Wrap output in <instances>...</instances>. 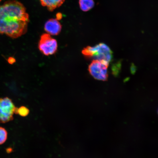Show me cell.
<instances>
[{"mask_svg": "<svg viewBox=\"0 0 158 158\" xmlns=\"http://www.w3.org/2000/svg\"><path fill=\"white\" fill-rule=\"evenodd\" d=\"M29 15L24 5L11 0L0 5V34L17 38L26 33Z\"/></svg>", "mask_w": 158, "mask_h": 158, "instance_id": "6da1fadb", "label": "cell"}, {"mask_svg": "<svg viewBox=\"0 0 158 158\" xmlns=\"http://www.w3.org/2000/svg\"><path fill=\"white\" fill-rule=\"evenodd\" d=\"M82 54L86 58L92 60H97L109 64L112 57L111 49L104 43H100L94 47L88 46L82 50Z\"/></svg>", "mask_w": 158, "mask_h": 158, "instance_id": "7a4b0ae2", "label": "cell"}, {"mask_svg": "<svg viewBox=\"0 0 158 158\" xmlns=\"http://www.w3.org/2000/svg\"><path fill=\"white\" fill-rule=\"evenodd\" d=\"M109 64V63L105 62L92 60L89 65V72L95 79L105 81L108 80Z\"/></svg>", "mask_w": 158, "mask_h": 158, "instance_id": "3957f363", "label": "cell"}, {"mask_svg": "<svg viewBox=\"0 0 158 158\" xmlns=\"http://www.w3.org/2000/svg\"><path fill=\"white\" fill-rule=\"evenodd\" d=\"M16 109L10 99L0 98V123H7L12 120Z\"/></svg>", "mask_w": 158, "mask_h": 158, "instance_id": "277c9868", "label": "cell"}, {"mask_svg": "<svg viewBox=\"0 0 158 158\" xmlns=\"http://www.w3.org/2000/svg\"><path fill=\"white\" fill-rule=\"evenodd\" d=\"M39 48L41 53L46 56L55 54L58 48V43L56 40L48 33L41 35L39 44Z\"/></svg>", "mask_w": 158, "mask_h": 158, "instance_id": "5b68a950", "label": "cell"}, {"mask_svg": "<svg viewBox=\"0 0 158 158\" xmlns=\"http://www.w3.org/2000/svg\"><path fill=\"white\" fill-rule=\"evenodd\" d=\"M62 26L58 19H51L47 21L44 25V30L48 34L53 35L60 32Z\"/></svg>", "mask_w": 158, "mask_h": 158, "instance_id": "8992f818", "label": "cell"}, {"mask_svg": "<svg viewBox=\"0 0 158 158\" xmlns=\"http://www.w3.org/2000/svg\"><path fill=\"white\" fill-rule=\"evenodd\" d=\"M41 5L46 7L49 11H52L61 6L65 0H39Z\"/></svg>", "mask_w": 158, "mask_h": 158, "instance_id": "52a82bcc", "label": "cell"}, {"mask_svg": "<svg viewBox=\"0 0 158 158\" xmlns=\"http://www.w3.org/2000/svg\"><path fill=\"white\" fill-rule=\"evenodd\" d=\"M79 5L82 11H88L94 7V0H79Z\"/></svg>", "mask_w": 158, "mask_h": 158, "instance_id": "ba28073f", "label": "cell"}, {"mask_svg": "<svg viewBox=\"0 0 158 158\" xmlns=\"http://www.w3.org/2000/svg\"><path fill=\"white\" fill-rule=\"evenodd\" d=\"M29 110L28 108L25 107L24 106H21V107L16 109L15 113L19 114L23 117H25L29 114Z\"/></svg>", "mask_w": 158, "mask_h": 158, "instance_id": "9c48e42d", "label": "cell"}, {"mask_svg": "<svg viewBox=\"0 0 158 158\" xmlns=\"http://www.w3.org/2000/svg\"><path fill=\"white\" fill-rule=\"evenodd\" d=\"M7 132L5 128L0 127V145L3 144L6 141Z\"/></svg>", "mask_w": 158, "mask_h": 158, "instance_id": "30bf717a", "label": "cell"}, {"mask_svg": "<svg viewBox=\"0 0 158 158\" xmlns=\"http://www.w3.org/2000/svg\"><path fill=\"white\" fill-rule=\"evenodd\" d=\"M2 1V0H0V2H1Z\"/></svg>", "mask_w": 158, "mask_h": 158, "instance_id": "8fae6325", "label": "cell"}]
</instances>
